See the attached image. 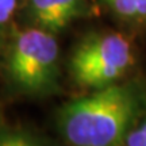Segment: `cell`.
<instances>
[{
  "instance_id": "ba28073f",
  "label": "cell",
  "mask_w": 146,
  "mask_h": 146,
  "mask_svg": "<svg viewBox=\"0 0 146 146\" xmlns=\"http://www.w3.org/2000/svg\"><path fill=\"white\" fill-rule=\"evenodd\" d=\"M18 0H0V25L10 21L16 8Z\"/></svg>"
},
{
  "instance_id": "5b68a950",
  "label": "cell",
  "mask_w": 146,
  "mask_h": 146,
  "mask_svg": "<svg viewBox=\"0 0 146 146\" xmlns=\"http://www.w3.org/2000/svg\"><path fill=\"white\" fill-rule=\"evenodd\" d=\"M108 5L123 18H137V0H106Z\"/></svg>"
},
{
  "instance_id": "9c48e42d",
  "label": "cell",
  "mask_w": 146,
  "mask_h": 146,
  "mask_svg": "<svg viewBox=\"0 0 146 146\" xmlns=\"http://www.w3.org/2000/svg\"><path fill=\"white\" fill-rule=\"evenodd\" d=\"M137 18L146 19V0H137Z\"/></svg>"
},
{
  "instance_id": "3957f363",
  "label": "cell",
  "mask_w": 146,
  "mask_h": 146,
  "mask_svg": "<svg viewBox=\"0 0 146 146\" xmlns=\"http://www.w3.org/2000/svg\"><path fill=\"white\" fill-rule=\"evenodd\" d=\"M129 41L119 34L94 35L81 42L70 60L73 77L80 85L99 89L114 84L133 65Z\"/></svg>"
},
{
  "instance_id": "6da1fadb",
  "label": "cell",
  "mask_w": 146,
  "mask_h": 146,
  "mask_svg": "<svg viewBox=\"0 0 146 146\" xmlns=\"http://www.w3.org/2000/svg\"><path fill=\"white\" fill-rule=\"evenodd\" d=\"M139 108L138 91L131 85L114 83L65 104L58 115V125L72 145H123Z\"/></svg>"
},
{
  "instance_id": "52a82bcc",
  "label": "cell",
  "mask_w": 146,
  "mask_h": 146,
  "mask_svg": "<svg viewBox=\"0 0 146 146\" xmlns=\"http://www.w3.org/2000/svg\"><path fill=\"white\" fill-rule=\"evenodd\" d=\"M127 146H146V119L139 126L131 129L125 139Z\"/></svg>"
},
{
  "instance_id": "277c9868",
  "label": "cell",
  "mask_w": 146,
  "mask_h": 146,
  "mask_svg": "<svg viewBox=\"0 0 146 146\" xmlns=\"http://www.w3.org/2000/svg\"><path fill=\"white\" fill-rule=\"evenodd\" d=\"M31 12L46 31H60L81 14L80 0H31Z\"/></svg>"
},
{
  "instance_id": "7a4b0ae2",
  "label": "cell",
  "mask_w": 146,
  "mask_h": 146,
  "mask_svg": "<svg viewBox=\"0 0 146 146\" xmlns=\"http://www.w3.org/2000/svg\"><path fill=\"white\" fill-rule=\"evenodd\" d=\"M58 45L43 29H27L12 43L8 72L21 89L31 94L49 92L57 85Z\"/></svg>"
},
{
  "instance_id": "8992f818",
  "label": "cell",
  "mask_w": 146,
  "mask_h": 146,
  "mask_svg": "<svg viewBox=\"0 0 146 146\" xmlns=\"http://www.w3.org/2000/svg\"><path fill=\"white\" fill-rule=\"evenodd\" d=\"M27 134H22L19 131H4L0 134V145L4 146H22V145H34L35 142Z\"/></svg>"
}]
</instances>
